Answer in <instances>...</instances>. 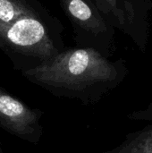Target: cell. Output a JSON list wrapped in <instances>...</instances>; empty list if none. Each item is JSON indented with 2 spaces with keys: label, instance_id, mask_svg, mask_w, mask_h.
I'll use <instances>...</instances> for the list:
<instances>
[{
  "label": "cell",
  "instance_id": "9c48e42d",
  "mask_svg": "<svg viewBox=\"0 0 152 153\" xmlns=\"http://www.w3.org/2000/svg\"><path fill=\"white\" fill-rule=\"evenodd\" d=\"M0 153H4V151L2 149V143H1V142H0Z\"/></svg>",
  "mask_w": 152,
  "mask_h": 153
},
{
  "label": "cell",
  "instance_id": "277c9868",
  "mask_svg": "<svg viewBox=\"0 0 152 153\" xmlns=\"http://www.w3.org/2000/svg\"><path fill=\"white\" fill-rule=\"evenodd\" d=\"M43 112L32 108L0 87V127L14 137L38 144L43 135Z\"/></svg>",
  "mask_w": 152,
  "mask_h": 153
},
{
  "label": "cell",
  "instance_id": "3957f363",
  "mask_svg": "<svg viewBox=\"0 0 152 153\" xmlns=\"http://www.w3.org/2000/svg\"><path fill=\"white\" fill-rule=\"evenodd\" d=\"M58 1L72 26L76 46L94 48L108 57L111 56L116 48V29L93 0Z\"/></svg>",
  "mask_w": 152,
  "mask_h": 153
},
{
  "label": "cell",
  "instance_id": "8992f818",
  "mask_svg": "<svg viewBox=\"0 0 152 153\" xmlns=\"http://www.w3.org/2000/svg\"><path fill=\"white\" fill-rule=\"evenodd\" d=\"M130 119L142 121L144 125L129 133L120 144L100 153H152V102L145 110L133 112Z\"/></svg>",
  "mask_w": 152,
  "mask_h": 153
},
{
  "label": "cell",
  "instance_id": "ba28073f",
  "mask_svg": "<svg viewBox=\"0 0 152 153\" xmlns=\"http://www.w3.org/2000/svg\"><path fill=\"white\" fill-rule=\"evenodd\" d=\"M106 19L116 29L127 34V19L124 0H93Z\"/></svg>",
  "mask_w": 152,
  "mask_h": 153
},
{
  "label": "cell",
  "instance_id": "7a4b0ae2",
  "mask_svg": "<svg viewBox=\"0 0 152 153\" xmlns=\"http://www.w3.org/2000/svg\"><path fill=\"white\" fill-rule=\"evenodd\" d=\"M64 27L56 17L44 12L0 22V48L22 73L51 59L66 47Z\"/></svg>",
  "mask_w": 152,
  "mask_h": 153
},
{
  "label": "cell",
  "instance_id": "5b68a950",
  "mask_svg": "<svg viewBox=\"0 0 152 153\" xmlns=\"http://www.w3.org/2000/svg\"><path fill=\"white\" fill-rule=\"evenodd\" d=\"M127 19V36L142 50L145 51L151 25L152 0H124Z\"/></svg>",
  "mask_w": 152,
  "mask_h": 153
},
{
  "label": "cell",
  "instance_id": "6da1fadb",
  "mask_svg": "<svg viewBox=\"0 0 152 153\" xmlns=\"http://www.w3.org/2000/svg\"><path fill=\"white\" fill-rule=\"evenodd\" d=\"M127 72L123 59L112 61L94 48L76 46L22 74L56 97L90 104L117 87Z\"/></svg>",
  "mask_w": 152,
  "mask_h": 153
},
{
  "label": "cell",
  "instance_id": "52a82bcc",
  "mask_svg": "<svg viewBox=\"0 0 152 153\" xmlns=\"http://www.w3.org/2000/svg\"><path fill=\"white\" fill-rule=\"evenodd\" d=\"M44 11L45 8L36 0H0V22H11Z\"/></svg>",
  "mask_w": 152,
  "mask_h": 153
}]
</instances>
